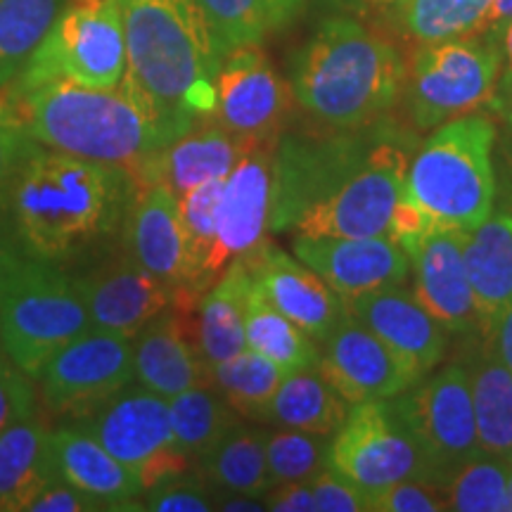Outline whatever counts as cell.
<instances>
[{
	"instance_id": "ffe728a7",
	"label": "cell",
	"mask_w": 512,
	"mask_h": 512,
	"mask_svg": "<svg viewBox=\"0 0 512 512\" xmlns=\"http://www.w3.org/2000/svg\"><path fill=\"white\" fill-rule=\"evenodd\" d=\"M247 259L256 285L275 309L283 311L318 344L349 316L344 299L313 268L268 238L247 254Z\"/></svg>"
},
{
	"instance_id": "8d00e7d4",
	"label": "cell",
	"mask_w": 512,
	"mask_h": 512,
	"mask_svg": "<svg viewBox=\"0 0 512 512\" xmlns=\"http://www.w3.org/2000/svg\"><path fill=\"white\" fill-rule=\"evenodd\" d=\"M64 0H0V88L24 72Z\"/></svg>"
},
{
	"instance_id": "277c9868",
	"label": "cell",
	"mask_w": 512,
	"mask_h": 512,
	"mask_svg": "<svg viewBox=\"0 0 512 512\" xmlns=\"http://www.w3.org/2000/svg\"><path fill=\"white\" fill-rule=\"evenodd\" d=\"M406 83V62L354 17H330L292 62V93L318 128L354 131L387 119Z\"/></svg>"
},
{
	"instance_id": "11a10c76",
	"label": "cell",
	"mask_w": 512,
	"mask_h": 512,
	"mask_svg": "<svg viewBox=\"0 0 512 512\" xmlns=\"http://www.w3.org/2000/svg\"><path fill=\"white\" fill-rule=\"evenodd\" d=\"M512 19V0H491L489 17H486V29L501 34V29Z\"/></svg>"
},
{
	"instance_id": "7a4b0ae2",
	"label": "cell",
	"mask_w": 512,
	"mask_h": 512,
	"mask_svg": "<svg viewBox=\"0 0 512 512\" xmlns=\"http://www.w3.org/2000/svg\"><path fill=\"white\" fill-rule=\"evenodd\" d=\"M126 34L124 79L171 136L214 117L223 53L195 0H119Z\"/></svg>"
},
{
	"instance_id": "f35d334b",
	"label": "cell",
	"mask_w": 512,
	"mask_h": 512,
	"mask_svg": "<svg viewBox=\"0 0 512 512\" xmlns=\"http://www.w3.org/2000/svg\"><path fill=\"white\" fill-rule=\"evenodd\" d=\"M207 19L211 34L226 55L233 48L259 43L278 29L273 0H195Z\"/></svg>"
},
{
	"instance_id": "7c38bea8",
	"label": "cell",
	"mask_w": 512,
	"mask_h": 512,
	"mask_svg": "<svg viewBox=\"0 0 512 512\" xmlns=\"http://www.w3.org/2000/svg\"><path fill=\"white\" fill-rule=\"evenodd\" d=\"M330 467L363 494L411 477H434L392 399L354 403L330 439ZM437 479V477H434Z\"/></svg>"
},
{
	"instance_id": "be15d7a7",
	"label": "cell",
	"mask_w": 512,
	"mask_h": 512,
	"mask_svg": "<svg viewBox=\"0 0 512 512\" xmlns=\"http://www.w3.org/2000/svg\"><path fill=\"white\" fill-rule=\"evenodd\" d=\"M0 512H3V508H0Z\"/></svg>"
},
{
	"instance_id": "680465c9",
	"label": "cell",
	"mask_w": 512,
	"mask_h": 512,
	"mask_svg": "<svg viewBox=\"0 0 512 512\" xmlns=\"http://www.w3.org/2000/svg\"><path fill=\"white\" fill-rule=\"evenodd\" d=\"M501 150H503V157H505V166H508V171L512 174V128H505V131H503Z\"/></svg>"
},
{
	"instance_id": "f5cc1de1",
	"label": "cell",
	"mask_w": 512,
	"mask_h": 512,
	"mask_svg": "<svg viewBox=\"0 0 512 512\" xmlns=\"http://www.w3.org/2000/svg\"><path fill=\"white\" fill-rule=\"evenodd\" d=\"M216 510H226V512H264L266 510V503H264V498L245 496V494H223V491H219V498H216Z\"/></svg>"
},
{
	"instance_id": "9a60e30c",
	"label": "cell",
	"mask_w": 512,
	"mask_h": 512,
	"mask_svg": "<svg viewBox=\"0 0 512 512\" xmlns=\"http://www.w3.org/2000/svg\"><path fill=\"white\" fill-rule=\"evenodd\" d=\"M297 105L292 86L275 72L259 43L223 55L216 76V124L247 143L275 145Z\"/></svg>"
},
{
	"instance_id": "91938a15",
	"label": "cell",
	"mask_w": 512,
	"mask_h": 512,
	"mask_svg": "<svg viewBox=\"0 0 512 512\" xmlns=\"http://www.w3.org/2000/svg\"><path fill=\"white\" fill-rule=\"evenodd\" d=\"M358 3L370 5V8H389V5L401 3V0H358Z\"/></svg>"
},
{
	"instance_id": "c3c4849f",
	"label": "cell",
	"mask_w": 512,
	"mask_h": 512,
	"mask_svg": "<svg viewBox=\"0 0 512 512\" xmlns=\"http://www.w3.org/2000/svg\"><path fill=\"white\" fill-rule=\"evenodd\" d=\"M29 512H102L93 498L83 496L62 479H53L29 505Z\"/></svg>"
},
{
	"instance_id": "44dd1931",
	"label": "cell",
	"mask_w": 512,
	"mask_h": 512,
	"mask_svg": "<svg viewBox=\"0 0 512 512\" xmlns=\"http://www.w3.org/2000/svg\"><path fill=\"white\" fill-rule=\"evenodd\" d=\"M79 280L93 328L136 337L159 313L176 304V290L121 252Z\"/></svg>"
},
{
	"instance_id": "bcb514c9",
	"label": "cell",
	"mask_w": 512,
	"mask_h": 512,
	"mask_svg": "<svg viewBox=\"0 0 512 512\" xmlns=\"http://www.w3.org/2000/svg\"><path fill=\"white\" fill-rule=\"evenodd\" d=\"M313 503L320 512H366V494L358 486L339 477L328 465L309 479Z\"/></svg>"
},
{
	"instance_id": "4dcf8cb0",
	"label": "cell",
	"mask_w": 512,
	"mask_h": 512,
	"mask_svg": "<svg viewBox=\"0 0 512 512\" xmlns=\"http://www.w3.org/2000/svg\"><path fill=\"white\" fill-rule=\"evenodd\" d=\"M351 403L325 380L318 366L285 373L268 406L264 425L332 437L347 420Z\"/></svg>"
},
{
	"instance_id": "5bb4252c",
	"label": "cell",
	"mask_w": 512,
	"mask_h": 512,
	"mask_svg": "<svg viewBox=\"0 0 512 512\" xmlns=\"http://www.w3.org/2000/svg\"><path fill=\"white\" fill-rule=\"evenodd\" d=\"M38 382L50 413L88 418L133 382V339L91 328L50 358Z\"/></svg>"
},
{
	"instance_id": "d6a6232c",
	"label": "cell",
	"mask_w": 512,
	"mask_h": 512,
	"mask_svg": "<svg viewBox=\"0 0 512 512\" xmlns=\"http://www.w3.org/2000/svg\"><path fill=\"white\" fill-rule=\"evenodd\" d=\"M245 337L247 347L256 354L266 356L285 373L299 368L318 366L320 347L311 335L299 328L294 320L273 306L264 290L256 285L252 275V287L247 294L245 309Z\"/></svg>"
},
{
	"instance_id": "d590c367",
	"label": "cell",
	"mask_w": 512,
	"mask_h": 512,
	"mask_svg": "<svg viewBox=\"0 0 512 512\" xmlns=\"http://www.w3.org/2000/svg\"><path fill=\"white\" fill-rule=\"evenodd\" d=\"M489 8L491 0H401L396 24L408 41L434 46L484 31Z\"/></svg>"
},
{
	"instance_id": "836d02e7",
	"label": "cell",
	"mask_w": 512,
	"mask_h": 512,
	"mask_svg": "<svg viewBox=\"0 0 512 512\" xmlns=\"http://www.w3.org/2000/svg\"><path fill=\"white\" fill-rule=\"evenodd\" d=\"M169 420L174 432V444L183 456L200 460L242 420L226 399L200 382L169 399Z\"/></svg>"
},
{
	"instance_id": "52a82bcc",
	"label": "cell",
	"mask_w": 512,
	"mask_h": 512,
	"mask_svg": "<svg viewBox=\"0 0 512 512\" xmlns=\"http://www.w3.org/2000/svg\"><path fill=\"white\" fill-rule=\"evenodd\" d=\"M389 121L354 131L283 133L273 147L271 233H290L306 209L332 195L366 162L370 150L384 136Z\"/></svg>"
},
{
	"instance_id": "2e32d148",
	"label": "cell",
	"mask_w": 512,
	"mask_h": 512,
	"mask_svg": "<svg viewBox=\"0 0 512 512\" xmlns=\"http://www.w3.org/2000/svg\"><path fill=\"white\" fill-rule=\"evenodd\" d=\"M119 238L128 259L176 292L200 302L204 292L197 287L190 264L178 195L169 185H136Z\"/></svg>"
},
{
	"instance_id": "5b68a950",
	"label": "cell",
	"mask_w": 512,
	"mask_h": 512,
	"mask_svg": "<svg viewBox=\"0 0 512 512\" xmlns=\"http://www.w3.org/2000/svg\"><path fill=\"white\" fill-rule=\"evenodd\" d=\"M496 136L494 121L472 112L434 128L408 164L403 195L430 211L441 228H477L496 207Z\"/></svg>"
},
{
	"instance_id": "6125c7cd",
	"label": "cell",
	"mask_w": 512,
	"mask_h": 512,
	"mask_svg": "<svg viewBox=\"0 0 512 512\" xmlns=\"http://www.w3.org/2000/svg\"><path fill=\"white\" fill-rule=\"evenodd\" d=\"M503 202L508 204V209L512 211V181H508V188H505V197H503Z\"/></svg>"
},
{
	"instance_id": "f1b7e54d",
	"label": "cell",
	"mask_w": 512,
	"mask_h": 512,
	"mask_svg": "<svg viewBox=\"0 0 512 512\" xmlns=\"http://www.w3.org/2000/svg\"><path fill=\"white\" fill-rule=\"evenodd\" d=\"M249 287H252V268L247 256H240L202 294L195 318L197 342L209 368L247 349L245 309Z\"/></svg>"
},
{
	"instance_id": "d6986e66",
	"label": "cell",
	"mask_w": 512,
	"mask_h": 512,
	"mask_svg": "<svg viewBox=\"0 0 512 512\" xmlns=\"http://www.w3.org/2000/svg\"><path fill=\"white\" fill-rule=\"evenodd\" d=\"M292 252L335 290L344 304L406 283L411 259L392 238H306L292 235Z\"/></svg>"
},
{
	"instance_id": "e575fe53",
	"label": "cell",
	"mask_w": 512,
	"mask_h": 512,
	"mask_svg": "<svg viewBox=\"0 0 512 512\" xmlns=\"http://www.w3.org/2000/svg\"><path fill=\"white\" fill-rule=\"evenodd\" d=\"M283 377V368L249 347L209 368L211 387L242 420L256 422V425H264L268 406Z\"/></svg>"
},
{
	"instance_id": "ab89813d",
	"label": "cell",
	"mask_w": 512,
	"mask_h": 512,
	"mask_svg": "<svg viewBox=\"0 0 512 512\" xmlns=\"http://www.w3.org/2000/svg\"><path fill=\"white\" fill-rule=\"evenodd\" d=\"M266 460L271 484L309 482L330 465V437L302 430H266Z\"/></svg>"
},
{
	"instance_id": "83f0119b",
	"label": "cell",
	"mask_w": 512,
	"mask_h": 512,
	"mask_svg": "<svg viewBox=\"0 0 512 512\" xmlns=\"http://www.w3.org/2000/svg\"><path fill=\"white\" fill-rule=\"evenodd\" d=\"M463 366L470 380L472 406H475L479 451L489 456H512V373L484 335L472 339L465 349Z\"/></svg>"
},
{
	"instance_id": "f6af8a7d",
	"label": "cell",
	"mask_w": 512,
	"mask_h": 512,
	"mask_svg": "<svg viewBox=\"0 0 512 512\" xmlns=\"http://www.w3.org/2000/svg\"><path fill=\"white\" fill-rule=\"evenodd\" d=\"M34 408L36 396L31 377L24 375L8 356L0 354V434L15 422L34 415Z\"/></svg>"
},
{
	"instance_id": "7402d4cb",
	"label": "cell",
	"mask_w": 512,
	"mask_h": 512,
	"mask_svg": "<svg viewBox=\"0 0 512 512\" xmlns=\"http://www.w3.org/2000/svg\"><path fill=\"white\" fill-rule=\"evenodd\" d=\"M181 304L152 318L133 337V380L164 399L209 382V366L200 354L197 320Z\"/></svg>"
},
{
	"instance_id": "cb8c5ba5",
	"label": "cell",
	"mask_w": 512,
	"mask_h": 512,
	"mask_svg": "<svg viewBox=\"0 0 512 512\" xmlns=\"http://www.w3.org/2000/svg\"><path fill=\"white\" fill-rule=\"evenodd\" d=\"M403 249L411 259L415 297L420 299V304L448 332H458V335L479 332L482 335L458 230L437 228Z\"/></svg>"
},
{
	"instance_id": "60d3db41",
	"label": "cell",
	"mask_w": 512,
	"mask_h": 512,
	"mask_svg": "<svg viewBox=\"0 0 512 512\" xmlns=\"http://www.w3.org/2000/svg\"><path fill=\"white\" fill-rule=\"evenodd\" d=\"M223 181H209L190 188L178 195V209H181V223L188 245L190 264L195 271L197 287L207 292L211 283L207 278V261L216 242V226H219V202H221Z\"/></svg>"
},
{
	"instance_id": "3957f363",
	"label": "cell",
	"mask_w": 512,
	"mask_h": 512,
	"mask_svg": "<svg viewBox=\"0 0 512 512\" xmlns=\"http://www.w3.org/2000/svg\"><path fill=\"white\" fill-rule=\"evenodd\" d=\"M29 136L50 150L136 171L174 136L126 79L93 88L67 79L10 86Z\"/></svg>"
},
{
	"instance_id": "d4e9b609",
	"label": "cell",
	"mask_w": 512,
	"mask_h": 512,
	"mask_svg": "<svg viewBox=\"0 0 512 512\" xmlns=\"http://www.w3.org/2000/svg\"><path fill=\"white\" fill-rule=\"evenodd\" d=\"M50 458L55 477L93 498L102 510H143L136 505L138 496L145 494L136 472L83 427L50 430Z\"/></svg>"
},
{
	"instance_id": "6f0895ef",
	"label": "cell",
	"mask_w": 512,
	"mask_h": 512,
	"mask_svg": "<svg viewBox=\"0 0 512 512\" xmlns=\"http://www.w3.org/2000/svg\"><path fill=\"white\" fill-rule=\"evenodd\" d=\"M302 3L304 0H273L275 17H278V29L285 27V24L302 10Z\"/></svg>"
},
{
	"instance_id": "7dc6e473",
	"label": "cell",
	"mask_w": 512,
	"mask_h": 512,
	"mask_svg": "<svg viewBox=\"0 0 512 512\" xmlns=\"http://www.w3.org/2000/svg\"><path fill=\"white\" fill-rule=\"evenodd\" d=\"M441 228L437 221L432 219V214L427 209H422L418 202H413L411 197L401 195V200L396 202L392 211V219H389L387 238L399 242L401 247L413 245L415 240L425 238L432 230Z\"/></svg>"
},
{
	"instance_id": "8992f818",
	"label": "cell",
	"mask_w": 512,
	"mask_h": 512,
	"mask_svg": "<svg viewBox=\"0 0 512 512\" xmlns=\"http://www.w3.org/2000/svg\"><path fill=\"white\" fill-rule=\"evenodd\" d=\"M93 328L79 280L60 266L24 259L0 292V344L31 380L50 358Z\"/></svg>"
},
{
	"instance_id": "f546056e",
	"label": "cell",
	"mask_w": 512,
	"mask_h": 512,
	"mask_svg": "<svg viewBox=\"0 0 512 512\" xmlns=\"http://www.w3.org/2000/svg\"><path fill=\"white\" fill-rule=\"evenodd\" d=\"M55 479L50 430L34 415L0 434V508L24 512Z\"/></svg>"
},
{
	"instance_id": "b9f144b4",
	"label": "cell",
	"mask_w": 512,
	"mask_h": 512,
	"mask_svg": "<svg viewBox=\"0 0 512 512\" xmlns=\"http://www.w3.org/2000/svg\"><path fill=\"white\" fill-rule=\"evenodd\" d=\"M219 491L200 472H176L145 489L143 510L152 512H209L216 510Z\"/></svg>"
},
{
	"instance_id": "681fc988",
	"label": "cell",
	"mask_w": 512,
	"mask_h": 512,
	"mask_svg": "<svg viewBox=\"0 0 512 512\" xmlns=\"http://www.w3.org/2000/svg\"><path fill=\"white\" fill-rule=\"evenodd\" d=\"M266 510L273 512H311L316 510L309 482L278 484L264 496Z\"/></svg>"
},
{
	"instance_id": "8fae6325",
	"label": "cell",
	"mask_w": 512,
	"mask_h": 512,
	"mask_svg": "<svg viewBox=\"0 0 512 512\" xmlns=\"http://www.w3.org/2000/svg\"><path fill=\"white\" fill-rule=\"evenodd\" d=\"M392 406L441 484L453 467L479 451L475 406L463 361L420 377L413 387L394 396Z\"/></svg>"
},
{
	"instance_id": "db71d44e",
	"label": "cell",
	"mask_w": 512,
	"mask_h": 512,
	"mask_svg": "<svg viewBox=\"0 0 512 512\" xmlns=\"http://www.w3.org/2000/svg\"><path fill=\"white\" fill-rule=\"evenodd\" d=\"M491 112L498 114L505 128H512V79L498 81L494 98L489 100Z\"/></svg>"
},
{
	"instance_id": "e0dca14e",
	"label": "cell",
	"mask_w": 512,
	"mask_h": 512,
	"mask_svg": "<svg viewBox=\"0 0 512 512\" xmlns=\"http://www.w3.org/2000/svg\"><path fill=\"white\" fill-rule=\"evenodd\" d=\"M318 370L351 406L394 399L420 380L389 344L351 313L320 342Z\"/></svg>"
},
{
	"instance_id": "816d5d0a",
	"label": "cell",
	"mask_w": 512,
	"mask_h": 512,
	"mask_svg": "<svg viewBox=\"0 0 512 512\" xmlns=\"http://www.w3.org/2000/svg\"><path fill=\"white\" fill-rule=\"evenodd\" d=\"M24 256L19 252L15 240H12L8 226L0 219V292L8 285V280L15 275V271L22 266Z\"/></svg>"
},
{
	"instance_id": "1f68e13d",
	"label": "cell",
	"mask_w": 512,
	"mask_h": 512,
	"mask_svg": "<svg viewBox=\"0 0 512 512\" xmlns=\"http://www.w3.org/2000/svg\"><path fill=\"white\" fill-rule=\"evenodd\" d=\"M197 472L223 494L264 498L273 489L266 460V430L245 420L197 460Z\"/></svg>"
},
{
	"instance_id": "ac0fdd59",
	"label": "cell",
	"mask_w": 512,
	"mask_h": 512,
	"mask_svg": "<svg viewBox=\"0 0 512 512\" xmlns=\"http://www.w3.org/2000/svg\"><path fill=\"white\" fill-rule=\"evenodd\" d=\"M273 147L256 143L238 159L223 181L216 242L207 261V278L214 280L240 256L252 254L266 240L271 219Z\"/></svg>"
},
{
	"instance_id": "9f6ffc18",
	"label": "cell",
	"mask_w": 512,
	"mask_h": 512,
	"mask_svg": "<svg viewBox=\"0 0 512 512\" xmlns=\"http://www.w3.org/2000/svg\"><path fill=\"white\" fill-rule=\"evenodd\" d=\"M501 36H503V46H501L503 72L498 81H505V79H512V19L501 29Z\"/></svg>"
},
{
	"instance_id": "94428289",
	"label": "cell",
	"mask_w": 512,
	"mask_h": 512,
	"mask_svg": "<svg viewBox=\"0 0 512 512\" xmlns=\"http://www.w3.org/2000/svg\"><path fill=\"white\" fill-rule=\"evenodd\" d=\"M508 510H512V456L508 458Z\"/></svg>"
},
{
	"instance_id": "ba28073f",
	"label": "cell",
	"mask_w": 512,
	"mask_h": 512,
	"mask_svg": "<svg viewBox=\"0 0 512 512\" xmlns=\"http://www.w3.org/2000/svg\"><path fill=\"white\" fill-rule=\"evenodd\" d=\"M126 72V34L119 0H64L60 15L15 86L67 79L114 88Z\"/></svg>"
},
{
	"instance_id": "4fadbf2b",
	"label": "cell",
	"mask_w": 512,
	"mask_h": 512,
	"mask_svg": "<svg viewBox=\"0 0 512 512\" xmlns=\"http://www.w3.org/2000/svg\"><path fill=\"white\" fill-rule=\"evenodd\" d=\"M81 422L83 430L91 432L114 458L136 472L143 489L176 472L190 470V458L174 444L169 399L140 384L124 387Z\"/></svg>"
},
{
	"instance_id": "9c48e42d",
	"label": "cell",
	"mask_w": 512,
	"mask_h": 512,
	"mask_svg": "<svg viewBox=\"0 0 512 512\" xmlns=\"http://www.w3.org/2000/svg\"><path fill=\"white\" fill-rule=\"evenodd\" d=\"M503 72L496 43L465 36L422 46L406 67V112L418 131H434L446 121L489 105Z\"/></svg>"
},
{
	"instance_id": "7bdbcfd3",
	"label": "cell",
	"mask_w": 512,
	"mask_h": 512,
	"mask_svg": "<svg viewBox=\"0 0 512 512\" xmlns=\"http://www.w3.org/2000/svg\"><path fill=\"white\" fill-rule=\"evenodd\" d=\"M444 484L434 477H411L366 494V512H444Z\"/></svg>"
},
{
	"instance_id": "484cf974",
	"label": "cell",
	"mask_w": 512,
	"mask_h": 512,
	"mask_svg": "<svg viewBox=\"0 0 512 512\" xmlns=\"http://www.w3.org/2000/svg\"><path fill=\"white\" fill-rule=\"evenodd\" d=\"M252 145L256 143L233 136L216 121L214 124L202 121L185 136L155 152L140 169L133 171V178L136 185L164 183L176 195H183L202 183L226 181L238 159Z\"/></svg>"
},
{
	"instance_id": "74e56055",
	"label": "cell",
	"mask_w": 512,
	"mask_h": 512,
	"mask_svg": "<svg viewBox=\"0 0 512 512\" xmlns=\"http://www.w3.org/2000/svg\"><path fill=\"white\" fill-rule=\"evenodd\" d=\"M448 510L503 512L508 510V458L477 451L453 467L444 479Z\"/></svg>"
},
{
	"instance_id": "4316f807",
	"label": "cell",
	"mask_w": 512,
	"mask_h": 512,
	"mask_svg": "<svg viewBox=\"0 0 512 512\" xmlns=\"http://www.w3.org/2000/svg\"><path fill=\"white\" fill-rule=\"evenodd\" d=\"M467 278L475 297L479 330H491L512 302V211L494 207L491 216L472 230H458Z\"/></svg>"
},
{
	"instance_id": "f907efd6",
	"label": "cell",
	"mask_w": 512,
	"mask_h": 512,
	"mask_svg": "<svg viewBox=\"0 0 512 512\" xmlns=\"http://www.w3.org/2000/svg\"><path fill=\"white\" fill-rule=\"evenodd\" d=\"M491 342V347L498 354V358L505 363V368L512 373V302L505 306L491 330L484 335Z\"/></svg>"
},
{
	"instance_id": "ee69618b",
	"label": "cell",
	"mask_w": 512,
	"mask_h": 512,
	"mask_svg": "<svg viewBox=\"0 0 512 512\" xmlns=\"http://www.w3.org/2000/svg\"><path fill=\"white\" fill-rule=\"evenodd\" d=\"M38 143L29 136L27 126L19 117L15 100L8 86L0 88V190L10 183L19 164L27 159Z\"/></svg>"
},
{
	"instance_id": "6da1fadb",
	"label": "cell",
	"mask_w": 512,
	"mask_h": 512,
	"mask_svg": "<svg viewBox=\"0 0 512 512\" xmlns=\"http://www.w3.org/2000/svg\"><path fill=\"white\" fill-rule=\"evenodd\" d=\"M136 178L38 143L0 190V219L24 259L69 264L121 233Z\"/></svg>"
},
{
	"instance_id": "603a6c76",
	"label": "cell",
	"mask_w": 512,
	"mask_h": 512,
	"mask_svg": "<svg viewBox=\"0 0 512 512\" xmlns=\"http://www.w3.org/2000/svg\"><path fill=\"white\" fill-rule=\"evenodd\" d=\"M347 311L389 344L420 377L444 361L448 332L406 283L382 287L347 302Z\"/></svg>"
},
{
	"instance_id": "30bf717a",
	"label": "cell",
	"mask_w": 512,
	"mask_h": 512,
	"mask_svg": "<svg viewBox=\"0 0 512 512\" xmlns=\"http://www.w3.org/2000/svg\"><path fill=\"white\" fill-rule=\"evenodd\" d=\"M411 136L389 124L366 162L332 195L306 209L290 230L306 238H387L389 219L403 195Z\"/></svg>"
}]
</instances>
